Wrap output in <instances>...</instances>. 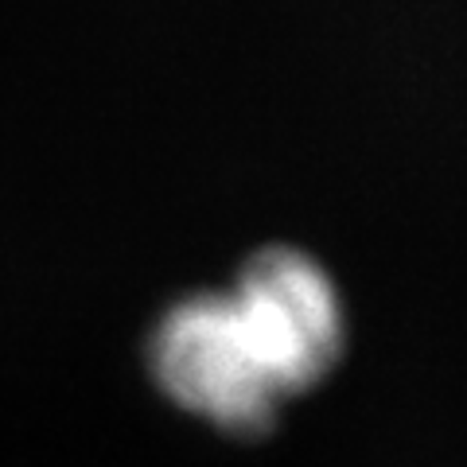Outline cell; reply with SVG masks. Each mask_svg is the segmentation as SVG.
Segmentation results:
<instances>
[{"label":"cell","instance_id":"1","mask_svg":"<svg viewBox=\"0 0 467 467\" xmlns=\"http://www.w3.org/2000/svg\"><path fill=\"white\" fill-rule=\"evenodd\" d=\"M149 374L164 398L226 436H265L285 413L226 292L199 288L171 300L149 335Z\"/></svg>","mask_w":467,"mask_h":467},{"label":"cell","instance_id":"2","mask_svg":"<svg viewBox=\"0 0 467 467\" xmlns=\"http://www.w3.org/2000/svg\"><path fill=\"white\" fill-rule=\"evenodd\" d=\"M226 296L257 362L285 401L327 382L347 350V304L319 257L261 245L242 261Z\"/></svg>","mask_w":467,"mask_h":467}]
</instances>
